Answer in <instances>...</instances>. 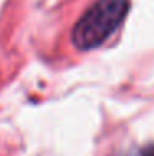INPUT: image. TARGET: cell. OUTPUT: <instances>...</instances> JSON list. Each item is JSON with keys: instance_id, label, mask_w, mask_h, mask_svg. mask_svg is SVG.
Masks as SVG:
<instances>
[{"instance_id": "obj_1", "label": "cell", "mask_w": 154, "mask_h": 156, "mask_svg": "<svg viewBox=\"0 0 154 156\" xmlns=\"http://www.w3.org/2000/svg\"><path fill=\"white\" fill-rule=\"evenodd\" d=\"M128 12V0H96L73 28V43L80 50H91L115 33Z\"/></svg>"}, {"instance_id": "obj_2", "label": "cell", "mask_w": 154, "mask_h": 156, "mask_svg": "<svg viewBox=\"0 0 154 156\" xmlns=\"http://www.w3.org/2000/svg\"><path fill=\"white\" fill-rule=\"evenodd\" d=\"M138 156H154V144H152V146L144 148V150H142Z\"/></svg>"}]
</instances>
